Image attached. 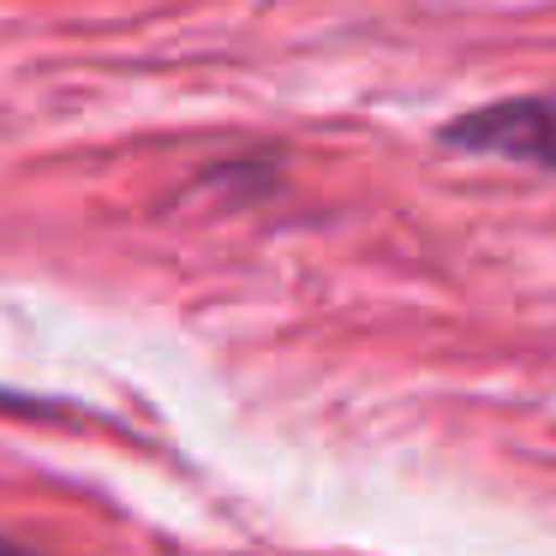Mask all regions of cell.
<instances>
[{
	"mask_svg": "<svg viewBox=\"0 0 556 556\" xmlns=\"http://www.w3.org/2000/svg\"><path fill=\"white\" fill-rule=\"evenodd\" d=\"M0 556H25V551H13V544H0Z\"/></svg>",
	"mask_w": 556,
	"mask_h": 556,
	"instance_id": "2",
	"label": "cell"
},
{
	"mask_svg": "<svg viewBox=\"0 0 556 556\" xmlns=\"http://www.w3.org/2000/svg\"><path fill=\"white\" fill-rule=\"evenodd\" d=\"M443 138L455 150H479V156H508V162H532V168H556V90L467 109Z\"/></svg>",
	"mask_w": 556,
	"mask_h": 556,
	"instance_id": "1",
	"label": "cell"
}]
</instances>
